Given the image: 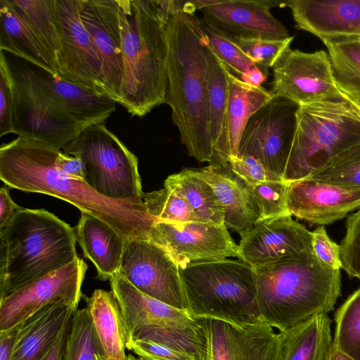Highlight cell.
Returning a JSON list of instances; mask_svg holds the SVG:
<instances>
[{
  "instance_id": "6da1fadb",
  "label": "cell",
  "mask_w": 360,
  "mask_h": 360,
  "mask_svg": "<svg viewBox=\"0 0 360 360\" xmlns=\"http://www.w3.org/2000/svg\"><path fill=\"white\" fill-rule=\"evenodd\" d=\"M59 149L41 141L18 136L0 148V179L7 186L49 195L70 202L115 229L125 239L148 238L157 221L145 205L115 200L98 193L84 179L59 170Z\"/></svg>"
},
{
  "instance_id": "7a4b0ae2",
  "label": "cell",
  "mask_w": 360,
  "mask_h": 360,
  "mask_svg": "<svg viewBox=\"0 0 360 360\" xmlns=\"http://www.w3.org/2000/svg\"><path fill=\"white\" fill-rule=\"evenodd\" d=\"M198 1H184L183 9L165 24L167 92L165 103L190 156L210 162L212 145L207 99V42L201 20L195 13Z\"/></svg>"
},
{
  "instance_id": "3957f363",
  "label": "cell",
  "mask_w": 360,
  "mask_h": 360,
  "mask_svg": "<svg viewBox=\"0 0 360 360\" xmlns=\"http://www.w3.org/2000/svg\"><path fill=\"white\" fill-rule=\"evenodd\" d=\"M124 59L119 103L141 117L165 103L167 44L165 27L170 0H117Z\"/></svg>"
},
{
  "instance_id": "277c9868",
  "label": "cell",
  "mask_w": 360,
  "mask_h": 360,
  "mask_svg": "<svg viewBox=\"0 0 360 360\" xmlns=\"http://www.w3.org/2000/svg\"><path fill=\"white\" fill-rule=\"evenodd\" d=\"M254 270L262 320L279 333L328 314L341 295L340 270L323 264L314 251Z\"/></svg>"
},
{
  "instance_id": "5b68a950",
  "label": "cell",
  "mask_w": 360,
  "mask_h": 360,
  "mask_svg": "<svg viewBox=\"0 0 360 360\" xmlns=\"http://www.w3.org/2000/svg\"><path fill=\"white\" fill-rule=\"evenodd\" d=\"M0 298L70 263L75 231L44 209L22 207L0 231Z\"/></svg>"
},
{
  "instance_id": "8992f818",
  "label": "cell",
  "mask_w": 360,
  "mask_h": 360,
  "mask_svg": "<svg viewBox=\"0 0 360 360\" xmlns=\"http://www.w3.org/2000/svg\"><path fill=\"white\" fill-rule=\"evenodd\" d=\"M187 312L238 326L262 321L257 301L255 270L238 259L179 265Z\"/></svg>"
},
{
  "instance_id": "52a82bcc",
  "label": "cell",
  "mask_w": 360,
  "mask_h": 360,
  "mask_svg": "<svg viewBox=\"0 0 360 360\" xmlns=\"http://www.w3.org/2000/svg\"><path fill=\"white\" fill-rule=\"evenodd\" d=\"M359 143L360 105L343 92L300 105L283 181L290 183L307 178Z\"/></svg>"
},
{
  "instance_id": "ba28073f",
  "label": "cell",
  "mask_w": 360,
  "mask_h": 360,
  "mask_svg": "<svg viewBox=\"0 0 360 360\" xmlns=\"http://www.w3.org/2000/svg\"><path fill=\"white\" fill-rule=\"evenodd\" d=\"M0 68L10 82L18 136L41 141L63 150L84 130L44 92L28 60L0 50Z\"/></svg>"
},
{
  "instance_id": "9c48e42d",
  "label": "cell",
  "mask_w": 360,
  "mask_h": 360,
  "mask_svg": "<svg viewBox=\"0 0 360 360\" xmlns=\"http://www.w3.org/2000/svg\"><path fill=\"white\" fill-rule=\"evenodd\" d=\"M63 151L82 161L85 181L98 193L144 204L138 159L104 124L84 129Z\"/></svg>"
},
{
  "instance_id": "30bf717a",
  "label": "cell",
  "mask_w": 360,
  "mask_h": 360,
  "mask_svg": "<svg viewBox=\"0 0 360 360\" xmlns=\"http://www.w3.org/2000/svg\"><path fill=\"white\" fill-rule=\"evenodd\" d=\"M300 106L288 98L274 95L248 120L237 156L255 158L275 181H283Z\"/></svg>"
},
{
  "instance_id": "8fae6325",
  "label": "cell",
  "mask_w": 360,
  "mask_h": 360,
  "mask_svg": "<svg viewBox=\"0 0 360 360\" xmlns=\"http://www.w3.org/2000/svg\"><path fill=\"white\" fill-rule=\"evenodd\" d=\"M118 272L144 294L187 311L178 264L150 239L127 240Z\"/></svg>"
},
{
  "instance_id": "7c38bea8",
  "label": "cell",
  "mask_w": 360,
  "mask_h": 360,
  "mask_svg": "<svg viewBox=\"0 0 360 360\" xmlns=\"http://www.w3.org/2000/svg\"><path fill=\"white\" fill-rule=\"evenodd\" d=\"M87 264L77 256L55 270L0 298V330L16 327L56 300L77 310Z\"/></svg>"
},
{
  "instance_id": "4fadbf2b",
  "label": "cell",
  "mask_w": 360,
  "mask_h": 360,
  "mask_svg": "<svg viewBox=\"0 0 360 360\" xmlns=\"http://www.w3.org/2000/svg\"><path fill=\"white\" fill-rule=\"evenodd\" d=\"M55 9L60 39L57 73L65 80L105 95L101 60L81 21L79 0H55Z\"/></svg>"
},
{
  "instance_id": "5bb4252c",
  "label": "cell",
  "mask_w": 360,
  "mask_h": 360,
  "mask_svg": "<svg viewBox=\"0 0 360 360\" xmlns=\"http://www.w3.org/2000/svg\"><path fill=\"white\" fill-rule=\"evenodd\" d=\"M271 68L270 91L300 105L342 94L336 86L329 56L323 50L305 53L289 47Z\"/></svg>"
},
{
  "instance_id": "9a60e30c",
  "label": "cell",
  "mask_w": 360,
  "mask_h": 360,
  "mask_svg": "<svg viewBox=\"0 0 360 360\" xmlns=\"http://www.w3.org/2000/svg\"><path fill=\"white\" fill-rule=\"evenodd\" d=\"M227 228L225 224L157 221L148 238L182 265L237 257L238 245Z\"/></svg>"
},
{
  "instance_id": "2e32d148",
  "label": "cell",
  "mask_w": 360,
  "mask_h": 360,
  "mask_svg": "<svg viewBox=\"0 0 360 360\" xmlns=\"http://www.w3.org/2000/svg\"><path fill=\"white\" fill-rule=\"evenodd\" d=\"M311 252L312 233L287 214L255 223L241 237L237 257L255 269Z\"/></svg>"
},
{
  "instance_id": "e0dca14e",
  "label": "cell",
  "mask_w": 360,
  "mask_h": 360,
  "mask_svg": "<svg viewBox=\"0 0 360 360\" xmlns=\"http://www.w3.org/2000/svg\"><path fill=\"white\" fill-rule=\"evenodd\" d=\"M207 338L205 360H281L282 333L264 321L238 326L212 318H197Z\"/></svg>"
},
{
  "instance_id": "ac0fdd59",
  "label": "cell",
  "mask_w": 360,
  "mask_h": 360,
  "mask_svg": "<svg viewBox=\"0 0 360 360\" xmlns=\"http://www.w3.org/2000/svg\"><path fill=\"white\" fill-rule=\"evenodd\" d=\"M79 17L91 35L101 63L107 96L119 103L124 59L117 0H79Z\"/></svg>"
},
{
  "instance_id": "d6986e66",
  "label": "cell",
  "mask_w": 360,
  "mask_h": 360,
  "mask_svg": "<svg viewBox=\"0 0 360 360\" xmlns=\"http://www.w3.org/2000/svg\"><path fill=\"white\" fill-rule=\"evenodd\" d=\"M286 1L268 0H207L200 10L203 21L235 37L274 39L290 37L285 27L271 13Z\"/></svg>"
},
{
  "instance_id": "ffe728a7",
  "label": "cell",
  "mask_w": 360,
  "mask_h": 360,
  "mask_svg": "<svg viewBox=\"0 0 360 360\" xmlns=\"http://www.w3.org/2000/svg\"><path fill=\"white\" fill-rule=\"evenodd\" d=\"M287 208L311 225L330 224L360 208V191L303 179L289 183Z\"/></svg>"
},
{
  "instance_id": "44dd1931",
  "label": "cell",
  "mask_w": 360,
  "mask_h": 360,
  "mask_svg": "<svg viewBox=\"0 0 360 360\" xmlns=\"http://www.w3.org/2000/svg\"><path fill=\"white\" fill-rule=\"evenodd\" d=\"M28 62L44 92L84 129L104 124L115 111V102L108 96L72 83L56 72Z\"/></svg>"
},
{
  "instance_id": "7402d4cb",
  "label": "cell",
  "mask_w": 360,
  "mask_h": 360,
  "mask_svg": "<svg viewBox=\"0 0 360 360\" xmlns=\"http://www.w3.org/2000/svg\"><path fill=\"white\" fill-rule=\"evenodd\" d=\"M296 27L320 39L360 38V0H289Z\"/></svg>"
},
{
  "instance_id": "603a6c76",
  "label": "cell",
  "mask_w": 360,
  "mask_h": 360,
  "mask_svg": "<svg viewBox=\"0 0 360 360\" xmlns=\"http://www.w3.org/2000/svg\"><path fill=\"white\" fill-rule=\"evenodd\" d=\"M111 291L121 308L129 338L138 330L152 326H188L197 319L187 311L151 297L135 288L119 272L110 279Z\"/></svg>"
},
{
  "instance_id": "cb8c5ba5",
  "label": "cell",
  "mask_w": 360,
  "mask_h": 360,
  "mask_svg": "<svg viewBox=\"0 0 360 360\" xmlns=\"http://www.w3.org/2000/svg\"><path fill=\"white\" fill-rule=\"evenodd\" d=\"M75 311L56 300L19 324L11 360H41Z\"/></svg>"
},
{
  "instance_id": "d4e9b609",
  "label": "cell",
  "mask_w": 360,
  "mask_h": 360,
  "mask_svg": "<svg viewBox=\"0 0 360 360\" xmlns=\"http://www.w3.org/2000/svg\"><path fill=\"white\" fill-rule=\"evenodd\" d=\"M74 229L84 257L96 269V278L110 280L119 271L127 239L108 224L86 212H81Z\"/></svg>"
},
{
  "instance_id": "484cf974",
  "label": "cell",
  "mask_w": 360,
  "mask_h": 360,
  "mask_svg": "<svg viewBox=\"0 0 360 360\" xmlns=\"http://www.w3.org/2000/svg\"><path fill=\"white\" fill-rule=\"evenodd\" d=\"M198 175L214 189L224 208L225 225L243 237L257 221L245 183L226 163L196 169Z\"/></svg>"
},
{
  "instance_id": "4316f807",
  "label": "cell",
  "mask_w": 360,
  "mask_h": 360,
  "mask_svg": "<svg viewBox=\"0 0 360 360\" xmlns=\"http://www.w3.org/2000/svg\"><path fill=\"white\" fill-rule=\"evenodd\" d=\"M85 300L103 355L108 360H127L129 336L113 292L96 289L90 297L85 296Z\"/></svg>"
},
{
  "instance_id": "83f0119b",
  "label": "cell",
  "mask_w": 360,
  "mask_h": 360,
  "mask_svg": "<svg viewBox=\"0 0 360 360\" xmlns=\"http://www.w3.org/2000/svg\"><path fill=\"white\" fill-rule=\"evenodd\" d=\"M205 51L210 132L213 150L209 165H217L226 163L229 157L226 134L228 70L212 49L208 40Z\"/></svg>"
},
{
  "instance_id": "f1b7e54d",
  "label": "cell",
  "mask_w": 360,
  "mask_h": 360,
  "mask_svg": "<svg viewBox=\"0 0 360 360\" xmlns=\"http://www.w3.org/2000/svg\"><path fill=\"white\" fill-rule=\"evenodd\" d=\"M227 79L226 134L229 155L231 157L238 155L240 137L250 117L274 94L262 86H255L243 82L229 70Z\"/></svg>"
},
{
  "instance_id": "f546056e",
  "label": "cell",
  "mask_w": 360,
  "mask_h": 360,
  "mask_svg": "<svg viewBox=\"0 0 360 360\" xmlns=\"http://www.w3.org/2000/svg\"><path fill=\"white\" fill-rule=\"evenodd\" d=\"M331 320L316 315L282 333L281 360H327L333 345Z\"/></svg>"
},
{
  "instance_id": "4dcf8cb0",
  "label": "cell",
  "mask_w": 360,
  "mask_h": 360,
  "mask_svg": "<svg viewBox=\"0 0 360 360\" xmlns=\"http://www.w3.org/2000/svg\"><path fill=\"white\" fill-rule=\"evenodd\" d=\"M0 50L56 72L40 41L8 0H0Z\"/></svg>"
},
{
  "instance_id": "1f68e13d",
  "label": "cell",
  "mask_w": 360,
  "mask_h": 360,
  "mask_svg": "<svg viewBox=\"0 0 360 360\" xmlns=\"http://www.w3.org/2000/svg\"><path fill=\"white\" fill-rule=\"evenodd\" d=\"M164 186L179 193L186 200L197 221L224 224V208L212 187L196 169H184L169 176Z\"/></svg>"
},
{
  "instance_id": "d6a6232c",
  "label": "cell",
  "mask_w": 360,
  "mask_h": 360,
  "mask_svg": "<svg viewBox=\"0 0 360 360\" xmlns=\"http://www.w3.org/2000/svg\"><path fill=\"white\" fill-rule=\"evenodd\" d=\"M18 15L26 22L43 46L57 72L56 58L60 39L55 0H8Z\"/></svg>"
},
{
  "instance_id": "836d02e7",
  "label": "cell",
  "mask_w": 360,
  "mask_h": 360,
  "mask_svg": "<svg viewBox=\"0 0 360 360\" xmlns=\"http://www.w3.org/2000/svg\"><path fill=\"white\" fill-rule=\"evenodd\" d=\"M322 41L328 51L336 86L360 105V38L335 37Z\"/></svg>"
},
{
  "instance_id": "e575fe53",
  "label": "cell",
  "mask_w": 360,
  "mask_h": 360,
  "mask_svg": "<svg viewBox=\"0 0 360 360\" xmlns=\"http://www.w3.org/2000/svg\"><path fill=\"white\" fill-rule=\"evenodd\" d=\"M200 20L209 44L227 69L243 82L255 86H260L267 77L243 51L235 37L201 18Z\"/></svg>"
},
{
  "instance_id": "d590c367",
  "label": "cell",
  "mask_w": 360,
  "mask_h": 360,
  "mask_svg": "<svg viewBox=\"0 0 360 360\" xmlns=\"http://www.w3.org/2000/svg\"><path fill=\"white\" fill-rule=\"evenodd\" d=\"M188 326H160L142 328L129 340H150L184 353L195 360H205L207 338L202 324Z\"/></svg>"
},
{
  "instance_id": "8d00e7d4",
  "label": "cell",
  "mask_w": 360,
  "mask_h": 360,
  "mask_svg": "<svg viewBox=\"0 0 360 360\" xmlns=\"http://www.w3.org/2000/svg\"><path fill=\"white\" fill-rule=\"evenodd\" d=\"M333 345L354 360H360V286L338 307Z\"/></svg>"
},
{
  "instance_id": "74e56055",
  "label": "cell",
  "mask_w": 360,
  "mask_h": 360,
  "mask_svg": "<svg viewBox=\"0 0 360 360\" xmlns=\"http://www.w3.org/2000/svg\"><path fill=\"white\" fill-rule=\"evenodd\" d=\"M102 353L86 307L77 309L72 314L60 360H95Z\"/></svg>"
},
{
  "instance_id": "f35d334b",
  "label": "cell",
  "mask_w": 360,
  "mask_h": 360,
  "mask_svg": "<svg viewBox=\"0 0 360 360\" xmlns=\"http://www.w3.org/2000/svg\"><path fill=\"white\" fill-rule=\"evenodd\" d=\"M306 179L360 191V143L342 151Z\"/></svg>"
},
{
  "instance_id": "ab89813d",
  "label": "cell",
  "mask_w": 360,
  "mask_h": 360,
  "mask_svg": "<svg viewBox=\"0 0 360 360\" xmlns=\"http://www.w3.org/2000/svg\"><path fill=\"white\" fill-rule=\"evenodd\" d=\"M288 185L285 181L245 184L257 221L290 214L287 208Z\"/></svg>"
},
{
  "instance_id": "60d3db41",
  "label": "cell",
  "mask_w": 360,
  "mask_h": 360,
  "mask_svg": "<svg viewBox=\"0 0 360 360\" xmlns=\"http://www.w3.org/2000/svg\"><path fill=\"white\" fill-rule=\"evenodd\" d=\"M143 202L147 212L157 221L182 223L197 221L184 198L169 186L143 193Z\"/></svg>"
},
{
  "instance_id": "b9f144b4",
  "label": "cell",
  "mask_w": 360,
  "mask_h": 360,
  "mask_svg": "<svg viewBox=\"0 0 360 360\" xmlns=\"http://www.w3.org/2000/svg\"><path fill=\"white\" fill-rule=\"evenodd\" d=\"M243 51L250 58L268 77L281 54L290 47L294 37L274 39L262 37H235Z\"/></svg>"
},
{
  "instance_id": "7bdbcfd3",
  "label": "cell",
  "mask_w": 360,
  "mask_h": 360,
  "mask_svg": "<svg viewBox=\"0 0 360 360\" xmlns=\"http://www.w3.org/2000/svg\"><path fill=\"white\" fill-rule=\"evenodd\" d=\"M340 247L342 268L350 278L360 280V209L348 216Z\"/></svg>"
},
{
  "instance_id": "ee69618b",
  "label": "cell",
  "mask_w": 360,
  "mask_h": 360,
  "mask_svg": "<svg viewBox=\"0 0 360 360\" xmlns=\"http://www.w3.org/2000/svg\"><path fill=\"white\" fill-rule=\"evenodd\" d=\"M227 164L232 172L248 185L275 181L260 162L252 156H231Z\"/></svg>"
},
{
  "instance_id": "f6af8a7d",
  "label": "cell",
  "mask_w": 360,
  "mask_h": 360,
  "mask_svg": "<svg viewBox=\"0 0 360 360\" xmlns=\"http://www.w3.org/2000/svg\"><path fill=\"white\" fill-rule=\"evenodd\" d=\"M127 349L147 360H195L184 353L150 340H129Z\"/></svg>"
},
{
  "instance_id": "bcb514c9",
  "label": "cell",
  "mask_w": 360,
  "mask_h": 360,
  "mask_svg": "<svg viewBox=\"0 0 360 360\" xmlns=\"http://www.w3.org/2000/svg\"><path fill=\"white\" fill-rule=\"evenodd\" d=\"M312 249L316 257L329 267L340 270V247L328 236L324 226L312 232Z\"/></svg>"
},
{
  "instance_id": "7dc6e473",
  "label": "cell",
  "mask_w": 360,
  "mask_h": 360,
  "mask_svg": "<svg viewBox=\"0 0 360 360\" xmlns=\"http://www.w3.org/2000/svg\"><path fill=\"white\" fill-rule=\"evenodd\" d=\"M0 136L8 134H15L12 93L6 74L0 68Z\"/></svg>"
},
{
  "instance_id": "c3c4849f",
  "label": "cell",
  "mask_w": 360,
  "mask_h": 360,
  "mask_svg": "<svg viewBox=\"0 0 360 360\" xmlns=\"http://www.w3.org/2000/svg\"><path fill=\"white\" fill-rule=\"evenodd\" d=\"M55 164L59 170L85 181V169L83 163L78 158L65 153L62 150H58Z\"/></svg>"
},
{
  "instance_id": "681fc988",
  "label": "cell",
  "mask_w": 360,
  "mask_h": 360,
  "mask_svg": "<svg viewBox=\"0 0 360 360\" xmlns=\"http://www.w3.org/2000/svg\"><path fill=\"white\" fill-rule=\"evenodd\" d=\"M22 207L15 204L6 187L0 189V231L2 230Z\"/></svg>"
},
{
  "instance_id": "f907efd6",
  "label": "cell",
  "mask_w": 360,
  "mask_h": 360,
  "mask_svg": "<svg viewBox=\"0 0 360 360\" xmlns=\"http://www.w3.org/2000/svg\"><path fill=\"white\" fill-rule=\"evenodd\" d=\"M17 328L0 330V360H11Z\"/></svg>"
},
{
  "instance_id": "816d5d0a",
  "label": "cell",
  "mask_w": 360,
  "mask_h": 360,
  "mask_svg": "<svg viewBox=\"0 0 360 360\" xmlns=\"http://www.w3.org/2000/svg\"><path fill=\"white\" fill-rule=\"evenodd\" d=\"M70 321L58 335L56 340L41 360H60Z\"/></svg>"
},
{
  "instance_id": "f5cc1de1",
  "label": "cell",
  "mask_w": 360,
  "mask_h": 360,
  "mask_svg": "<svg viewBox=\"0 0 360 360\" xmlns=\"http://www.w3.org/2000/svg\"><path fill=\"white\" fill-rule=\"evenodd\" d=\"M327 360H354L339 351L333 345L329 352Z\"/></svg>"
},
{
  "instance_id": "db71d44e",
  "label": "cell",
  "mask_w": 360,
  "mask_h": 360,
  "mask_svg": "<svg viewBox=\"0 0 360 360\" xmlns=\"http://www.w3.org/2000/svg\"><path fill=\"white\" fill-rule=\"evenodd\" d=\"M95 360H108L102 353H97L95 356Z\"/></svg>"
},
{
  "instance_id": "11a10c76",
  "label": "cell",
  "mask_w": 360,
  "mask_h": 360,
  "mask_svg": "<svg viewBox=\"0 0 360 360\" xmlns=\"http://www.w3.org/2000/svg\"><path fill=\"white\" fill-rule=\"evenodd\" d=\"M127 360H138L137 356L133 354H128Z\"/></svg>"
},
{
  "instance_id": "9f6ffc18",
  "label": "cell",
  "mask_w": 360,
  "mask_h": 360,
  "mask_svg": "<svg viewBox=\"0 0 360 360\" xmlns=\"http://www.w3.org/2000/svg\"><path fill=\"white\" fill-rule=\"evenodd\" d=\"M137 359H138V360H146V359H143V358L139 357V356H137Z\"/></svg>"
},
{
  "instance_id": "6f0895ef",
  "label": "cell",
  "mask_w": 360,
  "mask_h": 360,
  "mask_svg": "<svg viewBox=\"0 0 360 360\" xmlns=\"http://www.w3.org/2000/svg\"><path fill=\"white\" fill-rule=\"evenodd\" d=\"M147 360V359H146Z\"/></svg>"
}]
</instances>
